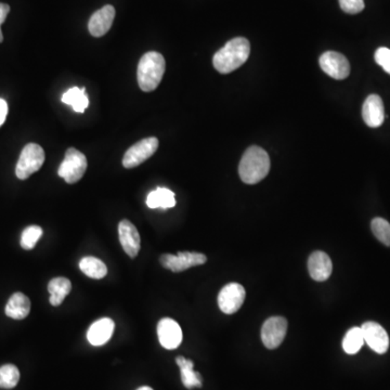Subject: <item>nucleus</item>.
Wrapping results in <instances>:
<instances>
[{
	"label": "nucleus",
	"mask_w": 390,
	"mask_h": 390,
	"mask_svg": "<svg viewBox=\"0 0 390 390\" xmlns=\"http://www.w3.org/2000/svg\"><path fill=\"white\" fill-rule=\"evenodd\" d=\"M87 158L75 147H70L65 152V158L60 165L58 175L69 184H76L83 178L87 169Z\"/></svg>",
	"instance_id": "nucleus-4"
},
{
	"label": "nucleus",
	"mask_w": 390,
	"mask_h": 390,
	"mask_svg": "<svg viewBox=\"0 0 390 390\" xmlns=\"http://www.w3.org/2000/svg\"><path fill=\"white\" fill-rule=\"evenodd\" d=\"M62 102L72 106L73 110L78 113H84L89 106L88 97L86 95L85 88L73 87L69 89L62 96Z\"/></svg>",
	"instance_id": "nucleus-23"
},
{
	"label": "nucleus",
	"mask_w": 390,
	"mask_h": 390,
	"mask_svg": "<svg viewBox=\"0 0 390 390\" xmlns=\"http://www.w3.org/2000/svg\"><path fill=\"white\" fill-rule=\"evenodd\" d=\"M287 332V321L283 317H272L261 328V341L268 349H276L284 341Z\"/></svg>",
	"instance_id": "nucleus-10"
},
{
	"label": "nucleus",
	"mask_w": 390,
	"mask_h": 390,
	"mask_svg": "<svg viewBox=\"0 0 390 390\" xmlns=\"http://www.w3.org/2000/svg\"><path fill=\"white\" fill-rule=\"evenodd\" d=\"M45 162V151L36 143H29L23 147L16 167L19 179L25 180L42 168Z\"/></svg>",
	"instance_id": "nucleus-5"
},
{
	"label": "nucleus",
	"mask_w": 390,
	"mask_h": 390,
	"mask_svg": "<svg viewBox=\"0 0 390 390\" xmlns=\"http://www.w3.org/2000/svg\"><path fill=\"white\" fill-rule=\"evenodd\" d=\"M341 10L348 14H357L365 9V0H339Z\"/></svg>",
	"instance_id": "nucleus-28"
},
{
	"label": "nucleus",
	"mask_w": 390,
	"mask_h": 390,
	"mask_svg": "<svg viewBox=\"0 0 390 390\" xmlns=\"http://www.w3.org/2000/svg\"><path fill=\"white\" fill-rule=\"evenodd\" d=\"M31 311V300L23 293H14L5 305V313L9 318L23 320Z\"/></svg>",
	"instance_id": "nucleus-18"
},
{
	"label": "nucleus",
	"mask_w": 390,
	"mask_h": 390,
	"mask_svg": "<svg viewBox=\"0 0 390 390\" xmlns=\"http://www.w3.org/2000/svg\"><path fill=\"white\" fill-rule=\"evenodd\" d=\"M119 238L125 253L130 258H136L141 247V240L137 228L130 220L124 219L119 223Z\"/></svg>",
	"instance_id": "nucleus-13"
},
{
	"label": "nucleus",
	"mask_w": 390,
	"mask_h": 390,
	"mask_svg": "<svg viewBox=\"0 0 390 390\" xmlns=\"http://www.w3.org/2000/svg\"><path fill=\"white\" fill-rule=\"evenodd\" d=\"M42 236V229L39 226H29L22 232L21 246L25 251H31L35 246L39 239Z\"/></svg>",
	"instance_id": "nucleus-27"
},
{
	"label": "nucleus",
	"mask_w": 390,
	"mask_h": 390,
	"mask_svg": "<svg viewBox=\"0 0 390 390\" xmlns=\"http://www.w3.org/2000/svg\"><path fill=\"white\" fill-rule=\"evenodd\" d=\"M80 271L86 274L90 279H103L108 274V268L103 261L96 257L87 256L80 261Z\"/></svg>",
	"instance_id": "nucleus-22"
},
{
	"label": "nucleus",
	"mask_w": 390,
	"mask_h": 390,
	"mask_svg": "<svg viewBox=\"0 0 390 390\" xmlns=\"http://www.w3.org/2000/svg\"><path fill=\"white\" fill-rule=\"evenodd\" d=\"M158 149V140L156 137L145 138L130 147L125 153L123 166L125 168H134L149 160Z\"/></svg>",
	"instance_id": "nucleus-7"
},
{
	"label": "nucleus",
	"mask_w": 390,
	"mask_h": 390,
	"mask_svg": "<svg viewBox=\"0 0 390 390\" xmlns=\"http://www.w3.org/2000/svg\"><path fill=\"white\" fill-rule=\"evenodd\" d=\"M166 62L160 52H147L140 59L137 69L138 84L141 90L151 93L156 90L165 73Z\"/></svg>",
	"instance_id": "nucleus-3"
},
{
	"label": "nucleus",
	"mask_w": 390,
	"mask_h": 390,
	"mask_svg": "<svg viewBox=\"0 0 390 390\" xmlns=\"http://www.w3.org/2000/svg\"><path fill=\"white\" fill-rule=\"evenodd\" d=\"M137 390H153L152 388L149 387V386H143V387L138 388Z\"/></svg>",
	"instance_id": "nucleus-32"
},
{
	"label": "nucleus",
	"mask_w": 390,
	"mask_h": 390,
	"mask_svg": "<svg viewBox=\"0 0 390 390\" xmlns=\"http://www.w3.org/2000/svg\"><path fill=\"white\" fill-rule=\"evenodd\" d=\"M319 63L322 71L334 80H343L350 74L349 61L339 52H324V55L321 56Z\"/></svg>",
	"instance_id": "nucleus-9"
},
{
	"label": "nucleus",
	"mask_w": 390,
	"mask_h": 390,
	"mask_svg": "<svg viewBox=\"0 0 390 390\" xmlns=\"http://www.w3.org/2000/svg\"><path fill=\"white\" fill-rule=\"evenodd\" d=\"M206 261L207 257L204 254L191 253V252H179L177 255L164 254L160 258V265L164 268L176 273L186 271L191 267L204 265Z\"/></svg>",
	"instance_id": "nucleus-6"
},
{
	"label": "nucleus",
	"mask_w": 390,
	"mask_h": 390,
	"mask_svg": "<svg viewBox=\"0 0 390 390\" xmlns=\"http://www.w3.org/2000/svg\"><path fill=\"white\" fill-rule=\"evenodd\" d=\"M158 336L160 344L168 350L178 348L184 337L180 326L171 318H164L158 322Z\"/></svg>",
	"instance_id": "nucleus-12"
},
{
	"label": "nucleus",
	"mask_w": 390,
	"mask_h": 390,
	"mask_svg": "<svg viewBox=\"0 0 390 390\" xmlns=\"http://www.w3.org/2000/svg\"><path fill=\"white\" fill-rule=\"evenodd\" d=\"M72 290V283L66 278L59 277L52 279L48 284L50 293V304L55 307L62 305L63 300Z\"/></svg>",
	"instance_id": "nucleus-21"
},
{
	"label": "nucleus",
	"mask_w": 390,
	"mask_h": 390,
	"mask_svg": "<svg viewBox=\"0 0 390 390\" xmlns=\"http://www.w3.org/2000/svg\"><path fill=\"white\" fill-rule=\"evenodd\" d=\"M362 332L365 336V341L369 348L378 354H382L389 348V337L385 328L376 322H365L362 324Z\"/></svg>",
	"instance_id": "nucleus-11"
},
{
	"label": "nucleus",
	"mask_w": 390,
	"mask_h": 390,
	"mask_svg": "<svg viewBox=\"0 0 390 390\" xmlns=\"http://www.w3.org/2000/svg\"><path fill=\"white\" fill-rule=\"evenodd\" d=\"M270 171V158L260 147H248L241 158L239 175L246 184H256L266 178Z\"/></svg>",
	"instance_id": "nucleus-2"
},
{
	"label": "nucleus",
	"mask_w": 390,
	"mask_h": 390,
	"mask_svg": "<svg viewBox=\"0 0 390 390\" xmlns=\"http://www.w3.org/2000/svg\"><path fill=\"white\" fill-rule=\"evenodd\" d=\"M245 289L239 283H229L218 295V306L226 315L238 313L245 300Z\"/></svg>",
	"instance_id": "nucleus-8"
},
{
	"label": "nucleus",
	"mask_w": 390,
	"mask_h": 390,
	"mask_svg": "<svg viewBox=\"0 0 390 390\" xmlns=\"http://www.w3.org/2000/svg\"><path fill=\"white\" fill-rule=\"evenodd\" d=\"M20 380V371L13 365H5L0 367V388L12 389Z\"/></svg>",
	"instance_id": "nucleus-25"
},
{
	"label": "nucleus",
	"mask_w": 390,
	"mask_h": 390,
	"mask_svg": "<svg viewBox=\"0 0 390 390\" xmlns=\"http://www.w3.org/2000/svg\"><path fill=\"white\" fill-rule=\"evenodd\" d=\"M363 344H365V336L361 328H350L343 339V349L348 354H356L359 352Z\"/></svg>",
	"instance_id": "nucleus-24"
},
{
	"label": "nucleus",
	"mask_w": 390,
	"mask_h": 390,
	"mask_svg": "<svg viewBox=\"0 0 390 390\" xmlns=\"http://www.w3.org/2000/svg\"><path fill=\"white\" fill-rule=\"evenodd\" d=\"M251 53V45L244 37L231 39L212 58L215 69L221 74H229L238 70L247 61Z\"/></svg>",
	"instance_id": "nucleus-1"
},
{
	"label": "nucleus",
	"mask_w": 390,
	"mask_h": 390,
	"mask_svg": "<svg viewBox=\"0 0 390 390\" xmlns=\"http://www.w3.org/2000/svg\"><path fill=\"white\" fill-rule=\"evenodd\" d=\"M176 363L180 369L181 380H182L184 387L188 388V389L202 387L201 375L199 372L194 371L193 361L180 356V357H177Z\"/></svg>",
	"instance_id": "nucleus-20"
},
{
	"label": "nucleus",
	"mask_w": 390,
	"mask_h": 390,
	"mask_svg": "<svg viewBox=\"0 0 390 390\" xmlns=\"http://www.w3.org/2000/svg\"><path fill=\"white\" fill-rule=\"evenodd\" d=\"M9 12H10V7H9L8 5H5V3H0V42H3L1 25H3V22L5 21V19L8 16Z\"/></svg>",
	"instance_id": "nucleus-30"
},
{
	"label": "nucleus",
	"mask_w": 390,
	"mask_h": 390,
	"mask_svg": "<svg viewBox=\"0 0 390 390\" xmlns=\"http://www.w3.org/2000/svg\"><path fill=\"white\" fill-rule=\"evenodd\" d=\"M115 324L110 318H102L91 324L87 332V339L93 346H102L111 339Z\"/></svg>",
	"instance_id": "nucleus-17"
},
{
	"label": "nucleus",
	"mask_w": 390,
	"mask_h": 390,
	"mask_svg": "<svg viewBox=\"0 0 390 390\" xmlns=\"http://www.w3.org/2000/svg\"><path fill=\"white\" fill-rule=\"evenodd\" d=\"M147 205L151 210L173 208L176 205L175 193L166 188H158L147 195Z\"/></svg>",
	"instance_id": "nucleus-19"
},
{
	"label": "nucleus",
	"mask_w": 390,
	"mask_h": 390,
	"mask_svg": "<svg viewBox=\"0 0 390 390\" xmlns=\"http://www.w3.org/2000/svg\"><path fill=\"white\" fill-rule=\"evenodd\" d=\"M371 229L380 243L390 246V223L387 220L380 217L374 218L371 223Z\"/></svg>",
	"instance_id": "nucleus-26"
},
{
	"label": "nucleus",
	"mask_w": 390,
	"mask_h": 390,
	"mask_svg": "<svg viewBox=\"0 0 390 390\" xmlns=\"http://www.w3.org/2000/svg\"><path fill=\"white\" fill-rule=\"evenodd\" d=\"M7 114H8V104L3 99H0V126L5 123Z\"/></svg>",
	"instance_id": "nucleus-31"
},
{
	"label": "nucleus",
	"mask_w": 390,
	"mask_h": 390,
	"mask_svg": "<svg viewBox=\"0 0 390 390\" xmlns=\"http://www.w3.org/2000/svg\"><path fill=\"white\" fill-rule=\"evenodd\" d=\"M362 117L371 128L382 126L385 119V108L382 98L378 95H369L362 106Z\"/></svg>",
	"instance_id": "nucleus-14"
},
{
	"label": "nucleus",
	"mask_w": 390,
	"mask_h": 390,
	"mask_svg": "<svg viewBox=\"0 0 390 390\" xmlns=\"http://www.w3.org/2000/svg\"><path fill=\"white\" fill-rule=\"evenodd\" d=\"M332 270L333 265L331 258L324 252H315L308 259V271L315 281H326L331 277Z\"/></svg>",
	"instance_id": "nucleus-16"
},
{
	"label": "nucleus",
	"mask_w": 390,
	"mask_h": 390,
	"mask_svg": "<svg viewBox=\"0 0 390 390\" xmlns=\"http://www.w3.org/2000/svg\"><path fill=\"white\" fill-rule=\"evenodd\" d=\"M114 18L115 9L113 5H104L103 8L99 9L91 16L88 23L89 33L93 37L104 36L111 29Z\"/></svg>",
	"instance_id": "nucleus-15"
},
{
	"label": "nucleus",
	"mask_w": 390,
	"mask_h": 390,
	"mask_svg": "<svg viewBox=\"0 0 390 390\" xmlns=\"http://www.w3.org/2000/svg\"><path fill=\"white\" fill-rule=\"evenodd\" d=\"M375 62L378 63L382 70L390 74V49L385 47H380L375 51Z\"/></svg>",
	"instance_id": "nucleus-29"
}]
</instances>
